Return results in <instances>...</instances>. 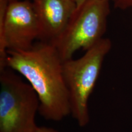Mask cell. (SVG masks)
Here are the masks:
<instances>
[{"mask_svg": "<svg viewBox=\"0 0 132 132\" xmlns=\"http://www.w3.org/2000/svg\"><path fill=\"white\" fill-rule=\"evenodd\" d=\"M7 67L26 79L39 97V113L47 120L59 121L70 114L63 61L53 45L43 42L29 50L7 52Z\"/></svg>", "mask_w": 132, "mask_h": 132, "instance_id": "obj_1", "label": "cell"}, {"mask_svg": "<svg viewBox=\"0 0 132 132\" xmlns=\"http://www.w3.org/2000/svg\"><path fill=\"white\" fill-rule=\"evenodd\" d=\"M112 44L102 38L80 58L63 61V73L69 90L70 114L84 127L89 122L88 100L96 84L104 59Z\"/></svg>", "mask_w": 132, "mask_h": 132, "instance_id": "obj_2", "label": "cell"}, {"mask_svg": "<svg viewBox=\"0 0 132 132\" xmlns=\"http://www.w3.org/2000/svg\"><path fill=\"white\" fill-rule=\"evenodd\" d=\"M0 72V132H35L39 97L10 69Z\"/></svg>", "mask_w": 132, "mask_h": 132, "instance_id": "obj_3", "label": "cell"}, {"mask_svg": "<svg viewBox=\"0 0 132 132\" xmlns=\"http://www.w3.org/2000/svg\"><path fill=\"white\" fill-rule=\"evenodd\" d=\"M110 0H87L77 7L67 27L52 44L62 60L72 59L80 49L86 51L103 38L110 14Z\"/></svg>", "mask_w": 132, "mask_h": 132, "instance_id": "obj_4", "label": "cell"}, {"mask_svg": "<svg viewBox=\"0 0 132 132\" xmlns=\"http://www.w3.org/2000/svg\"><path fill=\"white\" fill-rule=\"evenodd\" d=\"M41 36L32 1L0 0V72L7 68V52L29 50Z\"/></svg>", "mask_w": 132, "mask_h": 132, "instance_id": "obj_5", "label": "cell"}, {"mask_svg": "<svg viewBox=\"0 0 132 132\" xmlns=\"http://www.w3.org/2000/svg\"><path fill=\"white\" fill-rule=\"evenodd\" d=\"M41 28L40 39L53 44L65 30L77 6L72 0H32Z\"/></svg>", "mask_w": 132, "mask_h": 132, "instance_id": "obj_6", "label": "cell"}, {"mask_svg": "<svg viewBox=\"0 0 132 132\" xmlns=\"http://www.w3.org/2000/svg\"><path fill=\"white\" fill-rule=\"evenodd\" d=\"M114 6L120 9H127L132 7V0H112Z\"/></svg>", "mask_w": 132, "mask_h": 132, "instance_id": "obj_7", "label": "cell"}, {"mask_svg": "<svg viewBox=\"0 0 132 132\" xmlns=\"http://www.w3.org/2000/svg\"><path fill=\"white\" fill-rule=\"evenodd\" d=\"M35 132H59L53 128L46 127H38Z\"/></svg>", "mask_w": 132, "mask_h": 132, "instance_id": "obj_8", "label": "cell"}, {"mask_svg": "<svg viewBox=\"0 0 132 132\" xmlns=\"http://www.w3.org/2000/svg\"><path fill=\"white\" fill-rule=\"evenodd\" d=\"M74 3L77 5V7H79L80 6L83 4L85 2H86L87 0H72Z\"/></svg>", "mask_w": 132, "mask_h": 132, "instance_id": "obj_9", "label": "cell"}, {"mask_svg": "<svg viewBox=\"0 0 132 132\" xmlns=\"http://www.w3.org/2000/svg\"><path fill=\"white\" fill-rule=\"evenodd\" d=\"M7 1H12V0H7Z\"/></svg>", "mask_w": 132, "mask_h": 132, "instance_id": "obj_10", "label": "cell"}]
</instances>
